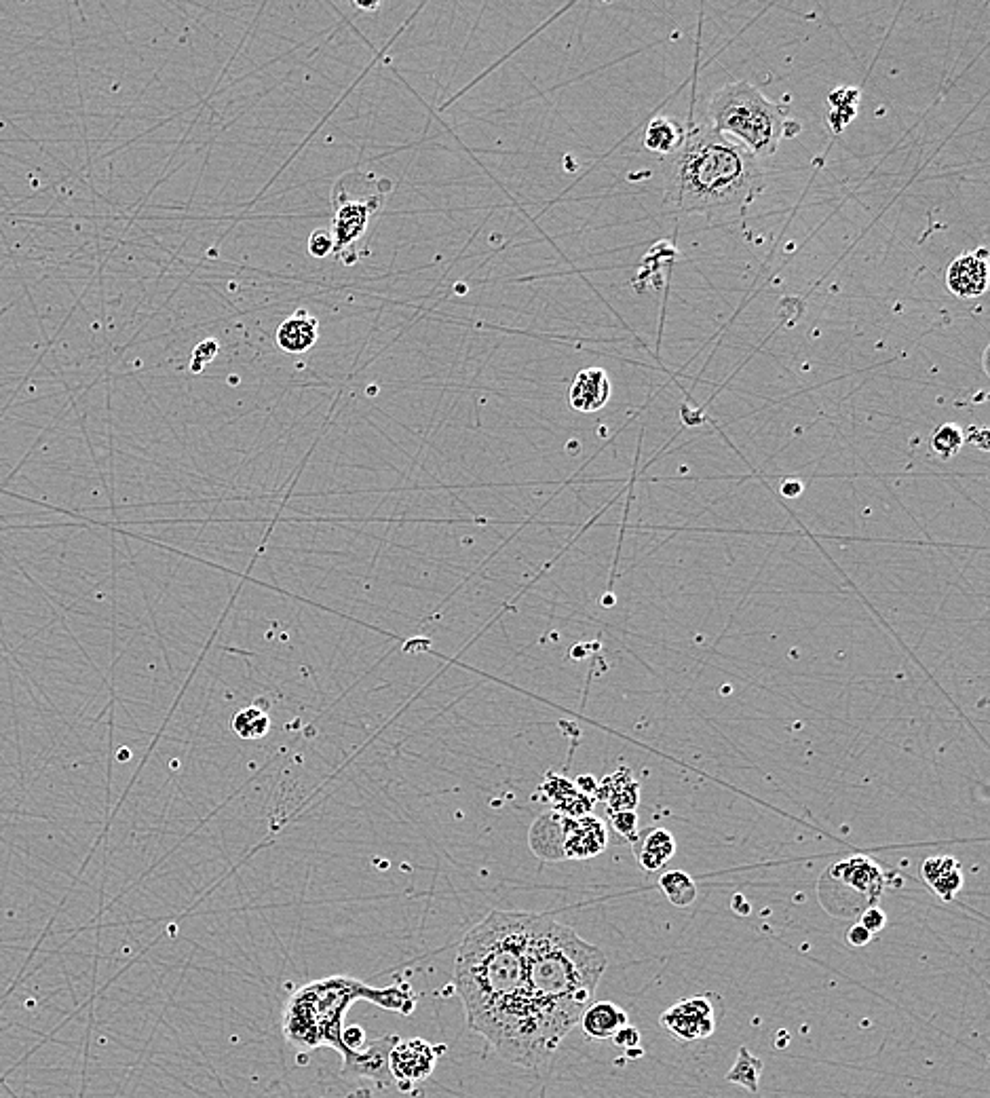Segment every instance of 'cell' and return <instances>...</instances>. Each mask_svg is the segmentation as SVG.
I'll return each mask as SVG.
<instances>
[{"instance_id":"cell-29","label":"cell","mask_w":990,"mask_h":1098,"mask_svg":"<svg viewBox=\"0 0 990 1098\" xmlns=\"http://www.w3.org/2000/svg\"><path fill=\"white\" fill-rule=\"evenodd\" d=\"M872 940V934L868 930H864V927L860 923H855L851 930L847 932V942L851 946H855V949H860V946H866L868 942Z\"/></svg>"},{"instance_id":"cell-25","label":"cell","mask_w":990,"mask_h":1098,"mask_svg":"<svg viewBox=\"0 0 990 1098\" xmlns=\"http://www.w3.org/2000/svg\"><path fill=\"white\" fill-rule=\"evenodd\" d=\"M334 252V237L330 231L319 229L309 239V254L313 258H326Z\"/></svg>"},{"instance_id":"cell-16","label":"cell","mask_w":990,"mask_h":1098,"mask_svg":"<svg viewBox=\"0 0 990 1098\" xmlns=\"http://www.w3.org/2000/svg\"><path fill=\"white\" fill-rule=\"evenodd\" d=\"M676 854V839L672 832L665 828H651L646 830L642 839L634 841V856L638 864L655 873V870L663 868Z\"/></svg>"},{"instance_id":"cell-17","label":"cell","mask_w":990,"mask_h":1098,"mask_svg":"<svg viewBox=\"0 0 990 1098\" xmlns=\"http://www.w3.org/2000/svg\"><path fill=\"white\" fill-rule=\"evenodd\" d=\"M596 792L606 803L608 811H634L640 801V786L627 767L606 775L602 784H598Z\"/></svg>"},{"instance_id":"cell-26","label":"cell","mask_w":990,"mask_h":1098,"mask_svg":"<svg viewBox=\"0 0 990 1098\" xmlns=\"http://www.w3.org/2000/svg\"><path fill=\"white\" fill-rule=\"evenodd\" d=\"M885 923H887V915L881 911L879 906H870V908H866V911H864L862 917H860V925L864 927V930H868L872 936H874V934H879V932L883 930V927H885Z\"/></svg>"},{"instance_id":"cell-24","label":"cell","mask_w":990,"mask_h":1098,"mask_svg":"<svg viewBox=\"0 0 990 1098\" xmlns=\"http://www.w3.org/2000/svg\"><path fill=\"white\" fill-rule=\"evenodd\" d=\"M608 816H611L619 835L632 843L638 839V816L634 811H608Z\"/></svg>"},{"instance_id":"cell-20","label":"cell","mask_w":990,"mask_h":1098,"mask_svg":"<svg viewBox=\"0 0 990 1098\" xmlns=\"http://www.w3.org/2000/svg\"><path fill=\"white\" fill-rule=\"evenodd\" d=\"M763 1069H765L763 1060L756 1058L754 1054H750V1050L746 1046H741L739 1052H737L735 1065L727 1073V1082L737 1084V1086L746 1088L750 1092H758L760 1075H763Z\"/></svg>"},{"instance_id":"cell-28","label":"cell","mask_w":990,"mask_h":1098,"mask_svg":"<svg viewBox=\"0 0 990 1098\" xmlns=\"http://www.w3.org/2000/svg\"><path fill=\"white\" fill-rule=\"evenodd\" d=\"M613 1041H615V1046L621 1048L623 1052L630 1050V1048H638L640 1046V1031L627 1025L613 1037Z\"/></svg>"},{"instance_id":"cell-7","label":"cell","mask_w":990,"mask_h":1098,"mask_svg":"<svg viewBox=\"0 0 990 1098\" xmlns=\"http://www.w3.org/2000/svg\"><path fill=\"white\" fill-rule=\"evenodd\" d=\"M661 1027L678 1041H699L714 1035L718 1014L710 995H693L680 999L676 1006L665 1010L659 1018Z\"/></svg>"},{"instance_id":"cell-10","label":"cell","mask_w":990,"mask_h":1098,"mask_svg":"<svg viewBox=\"0 0 990 1098\" xmlns=\"http://www.w3.org/2000/svg\"><path fill=\"white\" fill-rule=\"evenodd\" d=\"M399 1041V1035H385L376 1041H370L361 1050L353 1054L347 1065H342V1073L345 1075H361L370 1077L374 1084L380 1088H387L393 1084V1077L389 1073V1054L393 1046Z\"/></svg>"},{"instance_id":"cell-3","label":"cell","mask_w":990,"mask_h":1098,"mask_svg":"<svg viewBox=\"0 0 990 1098\" xmlns=\"http://www.w3.org/2000/svg\"><path fill=\"white\" fill-rule=\"evenodd\" d=\"M760 186L763 172L750 150L703 125L684 134L672 155L665 201L682 214L733 212L750 203Z\"/></svg>"},{"instance_id":"cell-13","label":"cell","mask_w":990,"mask_h":1098,"mask_svg":"<svg viewBox=\"0 0 990 1098\" xmlns=\"http://www.w3.org/2000/svg\"><path fill=\"white\" fill-rule=\"evenodd\" d=\"M608 400H611V381L602 368L581 370L568 389V402L577 412H598Z\"/></svg>"},{"instance_id":"cell-27","label":"cell","mask_w":990,"mask_h":1098,"mask_svg":"<svg viewBox=\"0 0 990 1098\" xmlns=\"http://www.w3.org/2000/svg\"><path fill=\"white\" fill-rule=\"evenodd\" d=\"M216 353H218V343H216V340H205V343H201V345L195 349V357H193V364H190V370H193L195 374L201 372V368H203L205 364L212 362Z\"/></svg>"},{"instance_id":"cell-1","label":"cell","mask_w":990,"mask_h":1098,"mask_svg":"<svg viewBox=\"0 0 990 1098\" xmlns=\"http://www.w3.org/2000/svg\"><path fill=\"white\" fill-rule=\"evenodd\" d=\"M535 913L492 911L465 934L454 980L467 1027L520 1067H541L543 1054L528 995V938Z\"/></svg>"},{"instance_id":"cell-21","label":"cell","mask_w":990,"mask_h":1098,"mask_svg":"<svg viewBox=\"0 0 990 1098\" xmlns=\"http://www.w3.org/2000/svg\"><path fill=\"white\" fill-rule=\"evenodd\" d=\"M659 887L678 908H687L697 900V885L684 870H670V873H665L659 879Z\"/></svg>"},{"instance_id":"cell-5","label":"cell","mask_w":990,"mask_h":1098,"mask_svg":"<svg viewBox=\"0 0 990 1098\" xmlns=\"http://www.w3.org/2000/svg\"><path fill=\"white\" fill-rule=\"evenodd\" d=\"M708 119L714 131L733 136L756 159L775 155L779 142L788 136L790 123L784 106L771 102L746 81L718 89L710 100Z\"/></svg>"},{"instance_id":"cell-31","label":"cell","mask_w":990,"mask_h":1098,"mask_svg":"<svg viewBox=\"0 0 990 1098\" xmlns=\"http://www.w3.org/2000/svg\"><path fill=\"white\" fill-rule=\"evenodd\" d=\"M733 908L739 915H748V911H750V906L744 902V896H735L733 898Z\"/></svg>"},{"instance_id":"cell-32","label":"cell","mask_w":990,"mask_h":1098,"mask_svg":"<svg viewBox=\"0 0 990 1098\" xmlns=\"http://www.w3.org/2000/svg\"><path fill=\"white\" fill-rule=\"evenodd\" d=\"M642 1054H644V1050H642L640 1046H638V1048H630V1050H625V1056H627V1058H640Z\"/></svg>"},{"instance_id":"cell-6","label":"cell","mask_w":990,"mask_h":1098,"mask_svg":"<svg viewBox=\"0 0 990 1098\" xmlns=\"http://www.w3.org/2000/svg\"><path fill=\"white\" fill-rule=\"evenodd\" d=\"M887 887L885 870L870 858L855 856L828 866L820 879V896L847 889L843 917L864 913L870 906H879Z\"/></svg>"},{"instance_id":"cell-11","label":"cell","mask_w":990,"mask_h":1098,"mask_svg":"<svg viewBox=\"0 0 990 1098\" xmlns=\"http://www.w3.org/2000/svg\"><path fill=\"white\" fill-rule=\"evenodd\" d=\"M378 205H380L378 197H370L366 201L336 203V214H334L332 231H330L334 237V250L347 248V245L364 237L370 216L378 210Z\"/></svg>"},{"instance_id":"cell-23","label":"cell","mask_w":990,"mask_h":1098,"mask_svg":"<svg viewBox=\"0 0 990 1098\" xmlns=\"http://www.w3.org/2000/svg\"><path fill=\"white\" fill-rule=\"evenodd\" d=\"M963 442H965V435L957 425H942L934 431V435H931V448H934V452L944 461L953 459L955 454H959V450L963 448Z\"/></svg>"},{"instance_id":"cell-9","label":"cell","mask_w":990,"mask_h":1098,"mask_svg":"<svg viewBox=\"0 0 990 1098\" xmlns=\"http://www.w3.org/2000/svg\"><path fill=\"white\" fill-rule=\"evenodd\" d=\"M608 835L604 824L594 816H579V818H564V843H562V856L564 860H587L594 858L606 849Z\"/></svg>"},{"instance_id":"cell-22","label":"cell","mask_w":990,"mask_h":1098,"mask_svg":"<svg viewBox=\"0 0 990 1098\" xmlns=\"http://www.w3.org/2000/svg\"><path fill=\"white\" fill-rule=\"evenodd\" d=\"M269 727H271L269 714L256 706L239 710L233 716V731L239 737H243V740H260V737L269 733Z\"/></svg>"},{"instance_id":"cell-2","label":"cell","mask_w":990,"mask_h":1098,"mask_svg":"<svg viewBox=\"0 0 990 1098\" xmlns=\"http://www.w3.org/2000/svg\"><path fill=\"white\" fill-rule=\"evenodd\" d=\"M606 955L573 927L535 913L528 938V995L547 1060L589 1008Z\"/></svg>"},{"instance_id":"cell-14","label":"cell","mask_w":990,"mask_h":1098,"mask_svg":"<svg viewBox=\"0 0 990 1098\" xmlns=\"http://www.w3.org/2000/svg\"><path fill=\"white\" fill-rule=\"evenodd\" d=\"M921 877L944 902L953 900L963 887L961 862L950 856L927 858L921 864Z\"/></svg>"},{"instance_id":"cell-18","label":"cell","mask_w":990,"mask_h":1098,"mask_svg":"<svg viewBox=\"0 0 990 1098\" xmlns=\"http://www.w3.org/2000/svg\"><path fill=\"white\" fill-rule=\"evenodd\" d=\"M317 319L309 313L298 311L288 317L277 330V345L285 353H304L317 343Z\"/></svg>"},{"instance_id":"cell-4","label":"cell","mask_w":990,"mask_h":1098,"mask_svg":"<svg viewBox=\"0 0 990 1098\" xmlns=\"http://www.w3.org/2000/svg\"><path fill=\"white\" fill-rule=\"evenodd\" d=\"M355 1001H372L402 1016H410L416 1008V995L408 984L376 989L349 976L323 978L304 984L285 1003L281 1018L285 1039L302 1050L330 1046L345 1060L349 1052L342 1046V1031L347 1010Z\"/></svg>"},{"instance_id":"cell-19","label":"cell","mask_w":990,"mask_h":1098,"mask_svg":"<svg viewBox=\"0 0 990 1098\" xmlns=\"http://www.w3.org/2000/svg\"><path fill=\"white\" fill-rule=\"evenodd\" d=\"M684 140V129L668 117H657L646 127L644 146L657 155H674Z\"/></svg>"},{"instance_id":"cell-15","label":"cell","mask_w":990,"mask_h":1098,"mask_svg":"<svg viewBox=\"0 0 990 1098\" xmlns=\"http://www.w3.org/2000/svg\"><path fill=\"white\" fill-rule=\"evenodd\" d=\"M583 1033L589 1039H613L623 1027L630 1025V1016L613 1001H598L581 1016Z\"/></svg>"},{"instance_id":"cell-8","label":"cell","mask_w":990,"mask_h":1098,"mask_svg":"<svg viewBox=\"0 0 990 1098\" xmlns=\"http://www.w3.org/2000/svg\"><path fill=\"white\" fill-rule=\"evenodd\" d=\"M446 1052V1046H433L429 1041L414 1037L408 1041L399 1039L389 1054V1073L393 1084L408 1090L412 1084L425 1082L437 1065V1056Z\"/></svg>"},{"instance_id":"cell-30","label":"cell","mask_w":990,"mask_h":1098,"mask_svg":"<svg viewBox=\"0 0 990 1098\" xmlns=\"http://www.w3.org/2000/svg\"><path fill=\"white\" fill-rule=\"evenodd\" d=\"M801 492H803V484L798 482V480H788V482L782 484V495L788 497V499L801 497Z\"/></svg>"},{"instance_id":"cell-12","label":"cell","mask_w":990,"mask_h":1098,"mask_svg":"<svg viewBox=\"0 0 990 1098\" xmlns=\"http://www.w3.org/2000/svg\"><path fill=\"white\" fill-rule=\"evenodd\" d=\"M946 286L959 298H976L986 292L988 286V264L986 252L963 254L948 267Z\"/></svg>"}]
</instances>
